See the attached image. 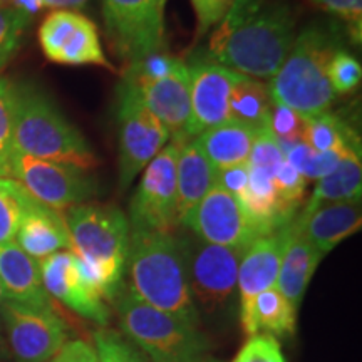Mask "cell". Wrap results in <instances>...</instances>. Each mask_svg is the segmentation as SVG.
<instances>
[{"label": "cell", "instance_id": "cell-1", "mask_svg": "<svg viewBox=\"0 0 362 362\" xmlns=\"http://www.w3.org/2000/svg\"><path fill=\"white\" fill-rule=\"evenodd\" d=\"M296 37V16L288 4L235 0L211 35L208 59L247 78L270 81Z\"/></svg>", "mask_w": 362, "mask_h": 362}, {"label": "cell", "instance_id": "cell-2", "mask_svg": "<svg viewBox=\"0 0 362 362\" xmlns=\"http://www.w3.org/2000/svg\"><path fill=\"white\" fill-rule=\"evenodd\" d=\"M124 274L131 293L197 327L198 307L189 291L183 240L178 235L131 228Z\"/></svg>", "mask_w": 362, "mask_h": 362}, {"label": "cell", "instance_id": "cell-3", "mask_svg": "<svg viewBox=\"0 0 362 362\" xmlns=\"http://www.w3.org/2000/svg\"><path fill=\"white\" fill-rule=\"evenodd\" d=\"M64 218L81 275L104 300L115 302L124 285L128 216L112 203H81L69 208Z\"/></svg>", "mask_w": 362, "mask_h": 362}, {"label": "cell", "instance_id": "cell-4", "mask_svg": "<svg viewBox=\"0 0 362 362\" xmlns=\"http://www.w3.org/2000/svg\"><path fill=\"white\" fill-rule=\"evenodd\" d=\"M341 34L332 25L310 24L296 37L291 52L270 79V101L293 110L305 119L329 111L337 94L329 66L341 51Z\"/></svg>", "mask_w": 362, "mask_h": 362}, {"label": "cell", "instance_id": "cell-5", "mask_svg": "<svg viewBox=\"0 0 362 362\" xmlns=\"http://www.w3.org/2000/svg\"><path fill=\"white\" fill-rule=\"evenodd\" d=\"M16 89L13 151L86 171L96 168L99 160L88 139L44 90L33 84H16Z\"/></svg>", "mask_w": 362, "mask_h": 362}, {"label": "cell", "instance_id": "cell-6", "mask_svg": "<svg viewBox=\"0 0 362 362\" xmlns=\"http://www.w3.org/2000/svg\"><path fill=\"white\" fill-rule=\"evenodd\" d=\"M112 304L124 336L155 362H200L205 356L208 341L197 327L146 304L124 285Z\"/></svg>", "mask_w": 362, "mask_h": 362}, {"label": "cell", "instance_id": "cell-7", "mask_svg": "<svg viewBox=\"0 0 362 362\" xmlns=\"http://www.w3.org/2000/svg\"><path fill=\"white\" fill-rule=\"evenodd\" d=\"M110 49L126 64L165 51V0H101Z\"/></svg>", "mask_w": 362, "mask_h": 362}, {"label": "cell", "instance_id": "cell-8", "mask_svg": "<svg viewBox=\"0 0 362 362\" xmlns=\"http://www.w3.org/2000/svg\"><path fill=\"white\" fill-rule=\"evenodd\" d=\"M8 178L19 181L34 200L61 214L86 203L99 192L98 180L86 170L17 151L12 155Z\"/></svg>", "mask_w": 362, "mask_h": 362}, {"label": "cell", "instance_id": "cell-9", "mask_svg": "<svg viewBox=\"0 0 362 362\" xmlns=\"http://www.w3.org/2000/svg\"><path fill=\"white\" fill-rule=\"evenodd\" d=\"M180 141H171L143 170L129 203V226L136 230L175 233L178 225L176 160Z\"/></svg>", "mask_w": 362, "mask_h": 362}, {"label": "cell", "instance_id": "cell-10", "mask_svg": "<svg viewBox=\"0 0 362 362\" xmlns=\"http://www.w3.org/2000/svg\"><path fill=\"white\" fill-rule=\"evenodd\" d=\"M181 240L194 304L206 312L223 310L237 288L238 267L245 252L206 243L194 235Z\"/></svg>", "mask_w": 362, "mask_h": 362}, {"label": "cell", "instance_id": "cell-11", "mask_svg": "<svg viewBox=\"0 0 362 362\" xmlns=\"http://www.w3.org/2000/svg\"><path fill=\"white\" fill-rule=\"evenodd\" d=\"M119 123V185L128 188L170 139V133L158 117L139 101L133 90L117 88Z\"/></svg>", "mask_w": 362, "mask_h": 362}, {"label": "cell", "instance_id": "cell-12", "mask_svg": "<svg viewBox=\"0 0 362 362\" xmlns=\"http://www.w3.org/2000/svg\"><path fill=\"white\" fill-rule=\"evenodd\" d=\"M12 362H47L69 339L64 320L52 307L7 300L0 310Z\"/></svg>", "mask_w": 362, "mask_h": 362}, {"label": "cell", "instance_id": "cell-13", "mask_svg": "<svg viewBox=\"0 0 362 362\" xmlns=\"http://www.w3.org/2000/svg\"><path fill=\"white\" fill-rule=\"evenodd\" d=\"M185 228L203 242L247 252L255 240L265 237L264 230L253 221L242 203L223 188L215 187L183 221Z\"/></svg>", "mask_w": 362, "mask_h": 362}, {"label": "cell", "instance_id": "cell-14", "mask_svg": "<svg viewBox=\"0 0 362 362\" xmlns=\"http://www.w3.org/2000/svg\"><path fill=\"white\" fill-rule=\"evenodd\" d=\"M44 56L62 66H101L115 71L104 54L98 25L79 12L52 11L39 27Z\"/></svg>", "mask_w": 362, "mask_h": 362}, {"label": "cell", "instance_id": "cell-15", "mask_svg": "<svg viewBox=\"0 0 362 362\" xmlns=\"http://www.w3.org/2000/svg\"><path fill=\"white\" fill-rule=\"evenodd\" d=\"M189 71V115L188 138H197L205 131L230 121L228 101L237 72L216 64L211 59L194 61Z\"/></svg>", "mask_w": 362, "mask_h": 362}, {"label": "cell", "instance_id": "cell-16", "mask_svg": "<svg viewBox=\"0 0 362 362\" xmlns=\"http://www.w3.org/2000/svg\"><path fill=\"white\" fill-rule=\"evenodd\" d=\"M40 279L49 297L57 298L76 314L103 327L110 322V309L96 288L81 275L78 259L71 250H62L39 260Z\"/></svg>", "mask_w": 362, "mask_h": 362}, {"label": "cell", "instance_id": "cell-17", "mask_svg": "<svg viewBox=\"0 0 362 362\" xmlns=\"http://www.w3.org/2000/svg\"><path fill=\"white\" fill-rule=\"evenodd\" d=\"M126 88L133 90L139 101L161 121L170 133L171 141L189 139V71L181 59L166 78L139 89H133L129 86Z\"/></svg>", "mask_w": 362, "mask_h": 362}, {"label": "cell", "instance_id": "cell-18", "mask_svg": "<svg viewBox=\"0 0 362 362\" xmlns=\"http://www.w3.org/2000/svg\"><path fill=\"white\" fill-rule=\"evenodd\" d=\"M285 245V226L252 243L238 267L237 287L240 293V322H248L255 298L267 288L275 287Z\"/></svg>", "mask_w": 362, "mask_h": 362}, {"label": "cell", "instance_id": "cell-19", "mask_svg": "<svg viewBox=\"0 0 362 362\" xmlns=\"http://www.w3.org/2000/svg\"><path fill=\"white\" fill-rule=\"evenodd\" d=\"M293 221L300 233L325 257L339 243L361 230V202L325 203L309 215L300 214Z\"/></svg>", "mask_w": 362, "mask_h": 362}, {"label": "cell", "instance_id": "cell-20", "mask_svg": "<svg viewBox=\"0 0 362 362\" xmlns=\"http://www.w3.org/2000/svg\"><path fill=\"white\" fill-rule=\"evenodd\" d=\"M322 259V253L300 233L296 221L285 225V245L275 287L297 310Z\"/></svg>", "mask_w": 362, "mask_h": 362}, {"label": "cell", "instance_id": "cell-21", "mask_svg": "<svg viewBox=\"0 0 362 362\" xmlns=\"http://www.w3.org/2000/svg\"><path fill=\"white\" fill-rule=\"evenodd\" d=\"M17 245L35 260L52 253L71 250V235L61 211L33 200L16 235Z\"/></svg>", "mask_w": 362, "mask_h": 362}, {"label": "cell", "instance_id": "cell-22", "mask_svg": "<svg viewBox=\"0 0 362 362\" xmlns=\"http://www.w3.org/2000/svg\"><path fill=\"white\" fill-rule=\"evenodd\" d=\"M0 282L7 300L30 307H52L40 279L39 262L16 242L0 245Z\"/></svg>", "mask_w": 362, "mask_h": 362}, {"label": "cell", "instance_id": "cell-23", "mask_svg": "<svg viewBox=\"0 0 362 362\" xmlns=\"http://www.w3.org/2000/svg\"><path fill=\"white\" fill-rule=\"evenodd\" d=\"M215 187V168L202 151L197 139L180 141L176 160V188H178V225H183L187 216L203 197Z\"/></svg>", "mask_w": 362, "mask_h": 362}, {"label": "cell", "instance_id": "cell-24", "mask_svg": "<svg viewBox=\"0 0 362 362\" xmlns=\"http://www.w3.org/2000/svg\"><path fill=\"white\" fill-rule=\"evenodd\" d=\"M238 202L242 203L247 215L264 230L265 235L284 228L296 216L280 200L274 183V175L259 168H250L245 193Z\"/></svg>", "mask_w": 362, "mask_h": 362}, {"label": "cell", "instance_id": "cell-25", "mask_svg": "<svg viewBox=\"0 0 362 362\" xmlns=\"http://www.w3.org/2000/svg\"><path fill=\"white\" fill-rule=\"evenodd\" d=\"M260 131L238 121H226L197 136V143L214 168H226L248 163L253 141Z\"/></svg>", "mask_w": 362, "mask_h": 362}, {"label": "cell", "instance_id": "cell-26", "mask_svg": "<svg viewBox=\"0 0 362 362\" xmlns=\"http://www.w3.org/2000/svg\"><path fill=\"white\" fill-rule=\"evenodd\" d=\"M362 193V153L361 144L351 146L344 151L339 165L317 180V187L312 193L310 200L302 210V215H309L320 205L334 202H361Z\"/></svg>", "mask_w": 362, "mask_h": 362}, {"label": "cell", "instance_id": "cell-27", "mask_svg": "<svg viewBox=\"0 0 362 362\" xmlns=\"http://www.w3.org/2000/svg\"><path fill=\"white\" fill-rule=\"evenodd\" d=\"M297 327V309L277 291L267 288L255 298L248 322L243 325L245 336L259 334L272 337H292Z\"/></svg>", "mask_w": 362, "mask_h": 362}, {"label": "cell", "instance_id": "cell-28", "mask_svg": "<svg viewBox=\"0 0 362 362\" xmlns=\"http://www.w3.org/2000/svg\"><path fill=\"white\" fill-rule=\"evenodd\" d=\"M270 107L269 86L262 81L240 74L230 93V121H238L252 128L264 129L269 126Z\"/></svg>", "mask_w": 362, "mask_h": 362}, {"label": "cell", "instance_id": "cell-29", "mask_svg": "<svg viewBox=\"0 0 362 362\" xmlns=\"http://www.w3.org/2000/svg\"><path fill=\"white\" fill-rule=\"evenodd\" d=\"M304 143L320 153L344 151L361 144V138L349 121L325 111L322 115L305 119Z\"/></svg>", "mask_w": 362, "mask_h": 362}, {"label": "cell", "instance_id": "cell-30", "mask_svg": "<svg viewBox=\"0 0 362 362\" xmlns=\"http://www.w3.org/2000/svg\"><path fill=\"white\" fill-rule=\"evenodd\" d=\"M33 200L19 181L0 176V245L16 240L21 221Z\"/></svg>", "mask_w": 362, "mask_h": 362}, {"label": "cell", "instance_id": "cell-31", "mask_svg": "<svg viewBox=\"0 0 362 362\" xmlns=\"http://www.w3.org/2000/svg\"><path fill=\"white\" fill-rule=\"evenodd\" d=\"M344 151H346V149H344ZM344 151L320 153L312 149L310 146H307V144L302 141L285 153V160L291 163L293 168L304 176L307 181L320 180L336 168L339 161L342 160Z\"/></svg>", "mask_w": 362, "mask_h": 362}, {"label": "cell", "instance_id": "cell-32", "mask_svg": "<svg viewBox=\"0 0 362 362\" xmlns=\"http://www.w3.org/2000/svg\"><path fill=\"white\" fill-rule=\"evenodd\" d=\"M16 84L0 78V176H7L13 155V126H16Z\"/></svg>", "mask_w": 362, "mask_h": 362}, {"label": "cell", "instance_id": "cell-33", "mask_svg": "<svg viewBox=\"0 0 362 362\" xmlns=\"http://www.w3.org/2000/svg\"><path fill=\"white\" fill-rule=\"evenodd\" d=\"M178 62V57H173L171 54L165 51L153 52L146 57H141L138 61L126 64L123 84L129 86L133 89H139L143 86L153 84L156 81L166 78Z\"/></svg>", "mask_w": 362, "mask_h": 362}, {"label": "cell", "instance_id": "cell-34", "mask_svg": "<svg viewBox=\"0 0 362 362\" xmlns=\"http://www.w3.org/2000/svg\"><path fill=\"white\" fill-rule=\"evenodd\" d=\"M94 349L101 362H149L124 334L112 329H98L94 332Z\"/></svg>", "mask_w": 362, "mask_h": 362}, {"label": "cell", "instance_id": "cell-35", "mask_svg": "<svg viewBox=\"0 0 362 362\" xmlns=\"http://www.w3.org/2000/svg\"><path fill=\"white\" fill-rule=\"evenodd\" d=\"M269 126L280 149L284 151V156L292 146L304 141L305 117L293 110L272 103Z\"/></svg>", "mask_w": 362, "mask_h": 362}, {"label": "cell", "instance_id": "cell-36", "mask_svg": "<svg viewBox=\"0 0 362 362\" xmlns=\"http://www.w3.org/2000/svg\"><path fill=\"white\" fill-rule=\"evenodd\" d=\"M362 79V67L359 61L347 51L334 54L329 66V81L336 94H351L359 88Z\"/></svg>", "mask_w": 362, "mask_h": 362}, {"label": "cell", "instance_id": "cell-37", "mask_svg": "<svg viewBox=\"0 0 362 362\" xmlns=\"http://www.w3.org/2000/svg\"><path fill=\"white\" fill-rule=\"evenodd\" d=\"M30 19L21 13L0 7V71L8 64V61L19 51L22 35Z\"/></svg>", "mask_w": 362, "mask_h": 362}, {"label": "cell", "instance_id": "cell-38", "mask_svg": "<svg viewBox=\"0 0 362 362\" xmlns=\"http://www.w3.org/2000/svg\"><path fill=\"white\" fill-rule=\"evenodd\" d=\"M274 183L277 188L279 197L291 214L296 215L298 206L302 205L305 197L307 180L287 160H284L282 165L274 175Z\"/></svg>", "mask_w": 362, "mask_h": 362}, {"label": "cell", "instance_id": "cell-39", "mask_svg": "<svg viewBox=\"0 0 362 362\" xmlns=\"http://www.w3.org/2000/svg\"><path fill=\"white\" fill-rule=\"evenodd\" d=\"M284 160V151L280 149L277 139L272 134L270 126H267L257 134L255 141H253L250 156H248V166L275 175V171L279 170Z\"/></svg>", "mask_w": 362, "mask_h": 362}, {"label": "cell", "instance_id": "cell-40", "mask_svg": "<svg viewBox=\"0 0 362 362\" xmlns=\"http://www.w3.org/2000/svg\"><path fill=\"white\" fill-rule=\"evenodd\" d=\"M232 362H285V357L277 339L259 334L248 337Z\"/></svg>", "mask_w": 362, "mask_h": 362}, {"label": "cell", "instance_id": "cell-41", "mask_svg": "<svg viewBox=\"0 0 362 362\" xmlns=\"http://www.w3.org/2000/svg\"><path fill=\"white\" fill-rule=\"evenodd\" d=\"M314 6L334 13L349 25L354 42H361L362 34V0H309Z\"/></svg>", "mask_w": 362, "mask_h": 362}, {"label": "cell", "instance_id": "cell-42", "mask_svg": "<svg viewBox=\"0 0 362 362\" xmlns=\"http://www.w3.org/2000/svg\"><path fill=\"white\" fill-rule=\"evenodd\" d=\"M197 13V35L202 37L221 22L235 0H189Z\"/></svg>", "mask_w": 362, "mask_h": 362}, {"label": "cell", "instance_id": "cell-43", "mask_svg": "<svg viewBox=\"0 0 362 362\" xmlns=\"http://www.w3.org/2000/svg\"><path fill=\"white\" fill-rule=\"evenodd\" d=\"M250 178V166L248 163L242 165L226 166V168H215V185L223 188L225 192L233 194L235 198H242Z\"/></svg>", "mask_w": 362, "mask_h": 362}, {"label": "cell", "instance_id": "cell-44", "mask_svg": "<svg viewBox=\"0 0 362 362\" xmlns=\"http://www.w3.org/2000/svg\"><path fill=\"white\" fill-rule=\"evenodd\" d=\"M47 362H101L93 346L84 341H67Z\"/></svg>", "mask_w": 362, "mask_h": 362}, {"label": "cell", "instance_id": "cell-45", "mask_svg": "<svg viewBox=\"0 0 362 362\" xmlns=\"http://www.w3.org/2000/svg\"><path fill=\"white\" fill-rule=\"evenodd\" d=\"M0 7L21 13L30 21L44 8L42 0H0Z\"/></svg>", "mask_w": 362, "mask_h": 362}, {"label": "cell", "instance_id": "cell-46", "mask_svg": "<svg viewBox=\"0 0 362 362\" xmlns=\"http://www.w3.org/2000/svg\"><path fill=\"white\" fill-rule=\"evenodd\" d=\"M42 6L52 11L81 12L90 6V0H42Z\"/></svg>", "mask_w": 362, "mask_h": 362}, {"label": "cell", "instance_id": "cell-47", "mask_svg": "<svg viewBox=\"0 0 362 362\" xmlns=\"http://www.w3.org/2000/svg\"><path fill=\"white\" fill-rule=\"evenodd\" d=\"M0 362H12L11 351H8L7 339L2 332V325H0Z\"/></svg>", "mask_w": 362, "mask_h": 362}, {"label": "cell", "instance_id": "cell-48", "mask_svg": "<svg viewBox=\"0 0 362 362\" xmlns=\"http://www.w3.org/2000/svg\"><path fill=\"white\" fill-rule=\"evenodd\" d=\"M7 302V297H6V292H4V287H2V282H0V310H2L4 304Z\"/></svg>", "mask_w": 362, "mask_h": 362}, {"label": "cell", "instance_id": "cell-49", "mask_svg": "<svg viewBox=\"0 0 362 362\" xmlns=\"http://www.w3.org/2000/svg\"><path fill=\"white\" fill-rule=\"evenodd\" d=\"M165 2H166V0H165Z\"/></svg>", "mask_w": 362, "mask_h": 362}]
</instances>
